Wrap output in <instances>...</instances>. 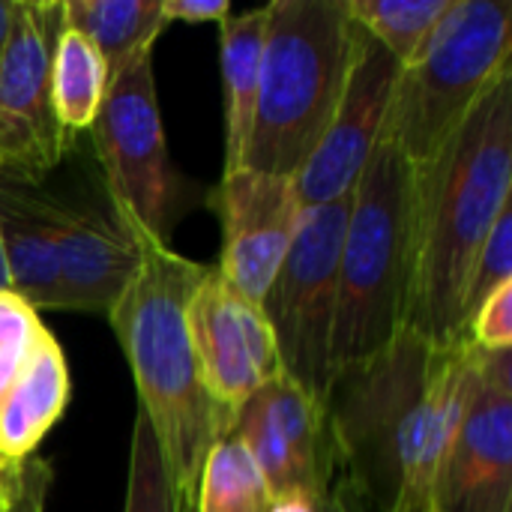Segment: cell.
Returning a JSON list of instances; mask_svg holds the SVG:
<instances>
[{
  "mask_svg": "<svg viewBox=\"0 0 512 512\" xmlns=\"http://www.w3.org/2000/svg\"><path fill=\"white\" fill-rule=\"evenodd\" d=\"M63 21L90 39L108 69V81L165 30L162 0H63Z\"/></svg>",
  "mask_w": 512,
  "mask_h": 512,
  "instance_id": "ac0fdd59",
  "label": "cell"
},
{
  "mask_svg": "<svg viewBox=\"0 0 512 512\" xmlns=\"http://www.w3.org/2000/svg\"><path fill=\"white\" fill-rule=\"evenodd\" d=\"M318 512H372L363 501H360V495L342 480V477H336L333 474V480H330V489H327V495L321 498V507Z\"/></svg>",
  "mask_w": 512,
  "mask_h": 512,
  "instance_id": "83f0119b",
  "label": "cell"
},
{
  "mask_svg": "<svg viewBox=\"0 0 512 512\" xmlns=\"http://www.w3.org/2000/svg\"><path fill=\"white\" fill-rule=\"evenodd\" d=\"M402 66L360 24H354V54L339 108L309 162L294 177L303 207L348 198L375 153Z\"/></svg>",
  "mask_w": 512,
  "mask_h": 512,
  "instance_id": "7c38bea8",
  "label": "cell"
},
{
  "mask_svg": "<svg viewBox=\"0 0 512 512\" xmlns=\"http://www.w3.org/2000/svg\"><path fill=\"white\" fill-rule=\"evenodd\" d=\"M477 348L402 327L372 357L333 372L324 420L336 477L372 512H432L441 456L468 408Z\"/></svg>",
  "mask_w": 512,
  "mask_h": 512,
  "instance_id": "6da1fadb",
  "label": "cell"
},
{
  "mask_svg": "<svg viewBox=\"0 0 512 512\" xmlns=\"http://www.w3.org/2000/svg\"><path fill=\"white\" fill-rule=\"evenodd\" d=\"M348 15L399 66H408L429 42L450 0H345Z\"/></svg>",
  "mask_w": 512,
  "mask_h": 512,
  "instance_id": "44dd1931",
  "label": "cell"
},
{
  "mask_svg": "<svg viewBox=\"0 0 512 512\" xmlns=\"http://www.w3.org/2000/svg\"><path fill=\"white\" fill-rule=\"evenodd\" d=\"M507 282H512V207L507 213H501V219L495 222L492 234L486 237V243L480 246L471 264L465 297H462L465 327H468V318Z\"/></svg>",
  "mask_w": 512,
  "mask_h": 512,
  "instance_id": "cb8c5ba5",
  "label": "cell"
},
{
  "mask_svg": "<svg viewBox=\"0 0 512 512\" xmlns=\"http://www.w3.org/2000/svg\"><path fill=\"white\" fill-rule=\"evenodd\" d=\"M183 512H192V507H183Z\"/></svg>",
  "mask_w": 512,
  "mask_h": 512,
  "instance_id": "d6a6232c",
  "label": "cell"
},
{
  "mask_svg": "<svg viewBox=\"0 0 512 512\" xmlns=\"http://www.w3.org/2000/svg\"><path fill=\"white\" fill-rule=\"evenodd\" d=\"M0 288H9V273H6V261H3V249H0Z\"/></svg>",
  "mask_w": 512,
  "mask_h": 512,
  "instance_id": "1f68e13d",
  "label": "cell"
},
{
  "mask_svg": "<svg viewBox=\"0 0 512 512\" xmlns=\"http://www.w3.org/2000/svg\"><path fill=\"white\" fill-rule=\"evenodd\" d=\"M45 330L48 327L27 300L9 288H0V402L24 372Z\"/></svg>",
  "mask_w": 512,
  "mask_h": 512,
  "instance_id": "603a6c76",
  "label": "cell"
},
{
  "mask_svg": "<svg viewBox=\"0 0 512 512\" xmlns=\"http://www.w3.org/2000/svg\"><path fill=\"white\" fill-rule=\"evenodd\" d=\"M54 471L45 459L33 456L21 468L12 471V492H9V510L6 512H48Z\"/></svg>",
  "mask_w": 512,
  "mask_h": 512,
  "instance_id": "484cf974",
  "label": "cell"
},
{
  "mask_svg": "<svg viewBox=\"0 0 512 512\" xmlns=\"http://www.w3.org/2000/svg\"><path fill=\"white\" fill-rule=\"evenodd\" d=\"M264 30L267 6L243 12L237 18H225L219 24V66L225 90V171L243 168L258 99Z\"/></svg>",
  "mask_w": 512,
  "mask_h": 512,
  "instance_id": "e0dca14e",
  "label": "cell"
},
{
  "mask_svg": "<svg viewBox=\"0 0 512 512\" xmlns=\"http://www.w3.org/2000/svg\"><path fill=\"white\" fill-rule=\"evenodd\" d=\"M69 393L66 354L51 330H45L24 372L0 402V471H15L36 456L42 438L60 423Z\"/></svg>",
  "mask_w": 512,
  "mask_h": 512,
  "instance_id": "9a60e30c",
  "label": "cell"
},
{
  "mask_svg": "<svg viewBox=\"0 0 512 512\" xmlns=\"http://www.w3.org/2000/svg\"><path fill=\"white\" fill-rule=\"evenodd\" d=\"M512 192V66L444 144L414 165V246L405 327L435 345L465 342L471 264Z\"/></svg>",
  "mask_w": 512,
  "mask_h": 512,
  "instance_id": "7a4b0ae2",
  "label": "cell"
},
{
  "mask_svg": "<svg viewBox=\"0 0 512 512\" xmlns=\"http://www.w3.org/2000/svg\"><path fill=\"white\" fill-rule=\"evenodd\" d=\"M117 219L138 243V267L105 318L132 369L138 411L153 426L171 486L180 504L192 507L207 450L231 432V420L201 384L186 327V303L210 267L174 252L129 216Z\"/></svg>",
  "mask_w": 512,
  "mask_h": 512,
  "instance_id": "3957f363",
  "label": "cell"
},
{
  "mask_svg": "<svg viewBox=\"0 0 512 512\" xmlns=\"http://www.w3.org/2000/svg\"><path fill=\"white\" fill-rule=\"evenodd\" d=\"M414 246V165L378 141L354 192L339 255L333 372L381 351L405 327Z\"/></svg>",
  "mask_w": 512,
  "mask_h": 512,
  "instance_id": "5b68a950",
  "label": "cell"
},
{
  "mask_svg": "<svg viewBox=\"0 0 512 512\" xmlns=\"http://www.w3.org/2000/svg\"><path fill=\"white\" fill-rule=\"evenodd\" d=\"M69 312L108 315L138 267V243L117 213L42 195Z\"/></svg>",
  "mask_w": 512,
  "mask_h": 512,
  "instance_id": "5bb4252c",
  "label": "cell"
},
{
  "mask_svg": "<svg viewBox=\"0 0 512 512\" xmlns=\"http://www.w3.org/2000/svg\"><path fill=\"white\" fill-rule=\"evenodd\" d=\"M270 489L237 435H222L204 456L192 512H267Z\"/></svg>",
  "mask_w": 512,
  "mask_h": 512,
  "instance_id": "ffe728a7",
  "label": "cell"
},
{
  "mask_svg": "<svg viewBox=\"0 0 512 512\" xmlns=\"http://www.w3.org/2000/svg\"><path fill=\"white\" fill-rule=\"evenodd\" d=\"M15 6H18V0H0V54H3L6 39L12 33V24H15Z\"/></svg>",
  "mask_w": 512,
  "mask_h": 512,
  "instance_id": "f546056e",
  "label": "cell"
},
{
  "mask_svg": "<svg viewBox=\"0 0 512 512\" xmlns=\"http://www.w3.org/2000/svg\"><path fill=\"white\" fill-rule=\"evenodd\" d=\"M186 327L210 402L231 420L276 375H282L273 330L258 303L234 294L213 270L186 303Z\"/></svg>",
  "mask_w": 512,
  "mask_h": 512,
  "instance_id": "8fae6325",
  "label": "cell"
},
{
  "mask_svg": "<svg viewBox=\"0 0 512 512\" xmlns=\"http://www.w3.org/2000/svg\"><path fill=\"white\" fill-rule=\"evenodd\" d=\"M9 492H12V471H0V512L9 510Z\"/></svg>",
  "mask_w": 512,
  "mask_h": 512,
  "instance_id": "4dcf8cb0",
  "label": "cell"
},
{
  "mask_svg": "<svg viewBox=\"0 0 512 512\" xmlns=\"http://www.w3.org/2000/svg\"><path fill=\"white\" fill-rule=\"evenodd\" d=\"M162 18L165 24L183 21V24H222L231 18L228 0H162Z\"/></svg>",
  "mask_w": 512,
  "mask_h": 512,
  "instance_id": "4316f807",
  "label": "cell"
},
{
  "mask_svg": "<svg viewBox=\"0 0 512 512\" xmlns=\"http://www.w3.org/2000/svg\"><path fill=\"white\" fill-rule=\"evenodd\" d=\"M354 21L345 0H273L243 168L297 177L348 84Z\"/></svg>",
  "mask_w": 512,
  "mask_h": 512,
  "instance_id": "277c9868",
  "label": "cell"
},
{
  "mask_svg": "<svg viewBox=\"0 0 512 512\" xmlns=\"http://www.w3.org/2000/svg\"><path fill=\"white\" fill-rule=\"evenodd\" d=\"M318 507H321L318 498L303 495V492H291V495H276V498H270L267 512H318Z\"/></svg>",
  "mask_w": 512,
  "mask_h": 512,
  "instance_id": "f1b7e54d",
  "label": "cell"
},
{
  "mask_svg": "<svg viewBox=\"0 0 512 512\" xmlns=\"http://www.w3.org/2000/svg\"><path fill=\"white\" fill-rule=\"evenodd\" d=\"M348 213L351 195L330 204L303 207L291 249L261 300L282 372L321 405L333 378L339 255Z\"/></svg>",
  "mask_w": 512,
  "mask_h": 512,
  "instance_id": "52a82bcc",
  "label": "cell"
},
{
  "mask_svg": "<svg viewBox=\"0 0 512 512\" xmlns=\"http://www.w3.org/2000/svg\"><path fill=\"white\" fill-rule=\"evenodd\" d=\"M507 66L510 0H450L429 42L402 66L381 138L411 165H423Z\"/></svg>",
  "mask_w": 512,
  "mask_h": 512,
  "instance_id": "8992f818",
  "label": "cell"
},
{
  "mask_svg": "<svg viewBox=\"0 0 512 512\" xmlns=\"http://www.w3.org/2000/svg\"><path fill=\"white\" fill-rule=\"evenodd\" d=\"M63 3L18 0L15 24L0 54V177L33 186L60 165L69 135L51 108V48Z\"/></svg>",
  "mask_w": 512,
  "mask_h": 512,
  "instance_id": "9c48e42d",
  "label": "cell"
},
{
  "mask_svg": "<svg viewBox=\"0 0 512 512\" xmlns=\"http://www.w3.org/2000/svg\"><path fill=\"white\" fill-rule=\"evenodd\" d=\"M48 84L60 129L69 138L81 129H90L108 90V69L90 39L66 21L60 24L51 48Z\"/></svg>",
  "mask_w": 512,
  "mask_h": 512,
  "instance_id": "d6986e66",
  "label": "cell"
},
{
  "mask_svg": "<svg viewBox=\"0 0 512 512\" xmlns=\"http://www.w3.org/2000/svg\"><path fill=\"white\" fill-rule=\"evenodd\" d=\"M432 512H512V354L480 351L468 408L441 456Z\"/></svg>",
  "mask_w": 512,
  "mask_h": 512,
  "instance_id": "30bf717a",
  "label": "cell"
},
{
  "mask_svg": "<svg viewBox=\"0 0 512 512\" xmlns=\"http://www.w3.org/2000/svg\"><path fill=\"white\" fill-rule=\"evenodd\" d=\"M105 171L111 210L129 216L147 234L168 240L180 216L183 177L165 147L153 78V48L129 60L111 81L90 126Z\"/></svg>",
  "mask_w": 512,
  "mask_h": 512,
  "instance_id": "ba28073f",
  "label": "cell"
},
{
  "mask_svg": "<svg viewBox=\"0 0 512 512\" xmlns=\"http://www.w3.org/2000/svg\"><path fill=\"white\" fill-rule=\"evenodd\" d=\"M210 204L222 225V255L216 273L234 294L261 306L291 249L303 213L294 177L252 168L222 171Z\"/></svg>",
  "mask_w": 512,
  "mask_h": 512,
  "instance_id": "4fadbf2b",
  "label": "cell"
},
{
  "mask_svg": "<svg viewBox=\"0 0 512 512\" xmlns=\"http://www.w3.org/2000/svg\"><path fill=\"white\" fill-rule=\"evenodd\" d=\"M465 339L480 351H510L512 348V282L501 285L465 327Z\"/></svg>",
  "mask_w": 512,
  "mask_h": 512,
  "instance_id": "d4e9b609",
  "label": "cell"
},
{
  "mask_svg": "<svg viewBox=\"0 0 512 512\" xmlns=\"http://www.w3.org/2000/svg\"><path fill=\"white\" fill-rule=\"evenodd\" d=\"M0 249L9 291L27 300L36 312H69L42 195L9 177H0Z\"/></svg>",
  "mask_w": 512,
  "mask_h": 512,
  "instance_id": "2e32d148",
  "label": "cell"
},
{
  "mask_svg": "<svg viewBox=\"0 0 512 512\" xmlns=\"http://www.w3.org/2000/svg\"><path fill=\"white\" fill-rule=\"evenodd\" d=\"M123 512H183V504L171 486L162 447L153 435L144 411L135 414L132 447H129V477Z\"/></svg>",
  "mask_w": 512,
  "mask_h": 512,
  "instance_id": "7402d4cb",
  "label": "cell"
}]
</instances>
